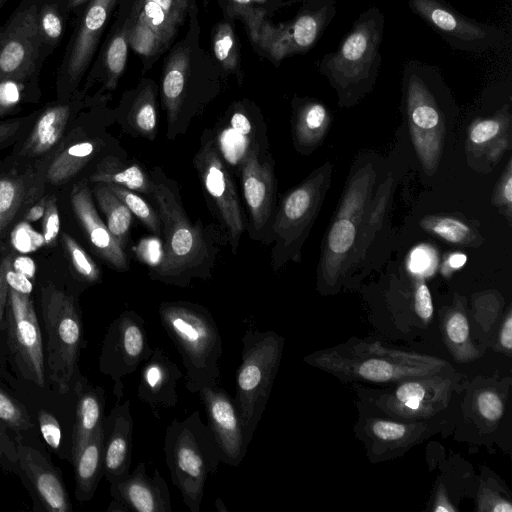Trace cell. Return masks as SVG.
Returning a JSON list of instances; mask_svg holds the SVG:
<instances>
[{
    "label": "cell",
    "instance_id": "cell-1",
    "mask_svg": "<svg viewBox=\"0 0 512 512\" xmlns=\"http://www.w3.org/2000/svg\"><path fill=\"white\" fill-rule=\"evenodd\" d=\"M188 24L184 36L166 52L161 71L159 93L170 139L220 92L228 76L200 44L196 1L190 8Z\"/></svg>",
    "mask_w": 512,
    "mask_h": 512
},
{
    "label": "cell",
    "instance_id": "cell-2",
    "mask_svg": "<svg viewBox=\"0 0 512 512\" xmlns=\"http://www.w3.org/2000/svg\"><path fill=\"white\" fill-rule=\"evenodd\" d=\"M151 176L164 245L160 262L149 271L150 278L179 287H187L194 278H211L216 249L204 228L191 222L177 185L161 169L155 168Z\"/></svg>",
    "mask_w": 512,
    "mask_h": 512
},
{
    "label": "cell",
    "instance_id": "cell-3",
    "mask_svg": "<svg viewBox=\"0 0 512 512\" xmlns=\"http://www.w3.org/2000/svg\"><path fill=\"white\" fill-rule=\"evenodd\" d=\"M304 362L345 381L388 385L450 368L447 361L438 357L361 341L313 352L304 357Z\"/></svg>",
    "mask_w": 512,
    "mask_h": 512
},
{
    "label": "cell",
    "instance_id": "cell-4",
    "mask_svg": "<svg viewBox=\"0 0 512 512\" xmlns=\"http://www.w3.org/2000/svg\"><path fill=\"white\" fill-rule=\"evenodd\" d=\"M376 175L373 164L365 163L347 181L322 245L317 274L321 292L337 291L356 263Z\"/></svg>",
    "mask_w": 512,
    "mask_h": 512
},
{
    "label": "cell",
    "instance_id": "cell-5",
    "mask_svg": "<svg viewBox=\"0 0 512 512\" xmlns=\"http://www.w3.org/2000/svg\"><path fill=\"white\" fill-rule=\"evenodd\" d=\"M384 23L379 8H368L353 22L338 48L320 61L319 71L336 91L339 106H353L373 89L381 64Z\"/></svg>",
    "mask_w": 512,
    "mask_h": 512
},
{
    "label": "cell",
    "instance_id": "cell-6",
    "mask_svg": "<svg viewBox=\"0 0 512 512\" xmlns=\"http://www.w3.org/2000/svg\"><path fill=\"white\" fill-rule=\"evenodd\" d=\"M402 93L412 144L423 170L432 175L443 152L448 87L436 66L410 60L403 67Z\"/></svg>",
    "mask_w": 512,
    "mask_h": 512
},
{
    "label": "cell",
    "instance_id": "cell-7",
    "mask_svg": "<svg viewBox=\"0 0 512 512\" xmlns=\"http://www.w3.org/2000/svg\"><path fill=\"white\" fill-rule=\"evenodd\" d=\"M160 322L182 357L185 387L191 393L218 385L222 338L212 313L188 301H164L158 308Z\"/></svg>",
    "mask_w": 512,
    "mask_h": 512
},
{
    "label": "cell",
    "instance_id": "cell-8",
    "mask_svg": "<svg viewBox=\"0 0 512 512\" xmlns=\"http://www.w3.org/2000/svg\"><path fill=\"white\" fill-rule=\"evenodd\" d=\"M163 451L174 486L185 506L199 512L208 476L217 472L220 452L198 410L183 420L174 419L166 428Z\"/></svg>",
    "mask_w": 512,
    "mask_h": 512
},
{
    "label": "cell",
    "instance_id": "cell-9",
    "mask_svg": "<svg viewBox=\"0 0 512 512\" xmlns=\"http://www.w3.org/2000/svg\"><path fill=\"white\" fill-rule=\"evenodd\" d=\"M47 379L60 393L72 390L80 377L83 322L74 297L50 283L40 288Z\"/></svg>",
    "mask_w": 512,
    "mask_h": 512
},
{
    "label": "cell",
    "instance_id": "cell-10",
    "mask_svg": "<svg viewBox=\"0 0 512 512\" xmlns=\"http://www.w3.org/2000/svg\"><path fill=\"white\" fill-rule=\"evenodd\" d=\"M331 176L332 165L326 162L281 198L267 237L268 243L274 242L271 265L275 271L290 261L300 260L302 246L320 212Z\"/></svg>",
    "mask_w": 512,
    "mask_h": 512
},
{
    "label": "cell",
    "instance_id": "cell-11",
    "mask_svg": "<svg viewBox=\"0 0 512 512\" xmlns=\"http://www.w3.org/2000/svg\"><path fill=\"white\" fill-rule=\"evenodd\" d=\"M241 341V363L236 375L234 400L249 444L266 408L285 340L274 331L248 329Z\"/></svg>",
    "mask_w": 512,
    "mask_h": 512
},
{
    "label": "cell",
    "instance_id": "cell-12",
    "mask_svg": "<svg viewBox=\"0 0 512 512\" xmlns=\"http://www.w3.org/2000/svg\"><path fill=\"white\" fill-rule=\"evenodd\" d=\"M46 54L37 26L33 0H22L0 27V84L15 83L38 91Z\"/></svg>",
    "mask_w": 512,
    "mask_h": 512
},
{
    "label": "cell",
    "instance_id": "cell-13",
    "mask_svg": "<svg viewBox=\"0 0 512 512\" xmlns=\"http://www.w3.org/2000/svg\"><path fill=\"white\" fill-rule=\"evenodd\" d=\"M196 0H130L129 45L142 76L174 44Z\"/></svg>",
    "mask_w": 512,
    "mask_h": 512
},
{
    "label": "cell",
    "instance_id": "cell-14",
    "mask_svg": "<svg viewBox=\"0 0 512 512\" xmlns=\"http://www.w3.org/2000/svg\"><path fill=\"white\" fill-rule=\"evenodd\" d=\"M120 1L89 0L76 15L73 32L57 69L59 100L70 98L78 90Z\"/></svg>",
    "mask_w": 512,
    "mask_h": 512
},
{
    "label": "cell",
    "instance_id": "cell-15",
    "mask_svg": "<svg viewBox=\"0 0 512 512\" xmlns=\"http://www.w3.org/2000/svg\"><path fill=\"white\" fill-rule=\"evenodd\" d=\"M193 164L205 196L226 231L232 252L236 254L241 236L247 228V219L242 211L229 167L222 158L214 134L210 130L204 131Z\"/></svg>",
    "mask_w": 512,
    "mask_h": 512
},
{
    "label": "cell",
    "instance_id": "cell-16",
    "mask_svg": "<svg viewBox=\"0 0 512 512\" xmlns=\"http://www.w3.org/2000/svg\"><path fill=\"white\" fill-rule=\"evenodd\" d=\"M4 328L7 346L18 372L32 384L45 387L43 334L31 294L9 288Z\"/></svg>",
    "mask_w": 512,
    "mask_h": 512
},
{
    "label": "cell",
    "instance_id": "cell-17",
    "mask_svg": "<svg viewBox=\"0 0 512 512\" xmlns=\"http://www.w3.org/2000/svg\"><path fill=\"white\" fill-rule=\"evenodd\" d=\"M152 352L145 321L135 311L122 312L108 326L99 357V370L113 380L117 402L124 396L122 378L134 373Z\"/></svg>",
    "mask_w": 512,
    "mask_h": 512
},
{
    "label": "cell",
    "instance_id": "cell-18",
    "mask_svg": "<svg viewBox=\"0 0 512 512\" xmlns=\"http://www.w3.org/2000/svg\"><path fill=\"white\" fill-rule=\"evenodd\" d=\"M410 10L425 21L453 49L482 53L505 41L502 29L478 22L445 0H407Z\"/></svg>",
    "mask_w": 512,
    "mask_h": 512
},
{
    "label": "cell",
    "instance_id": "cell-19",
    "mask_svg": "<svg viewBox=\"0 0 512 512\" xmlns=\"http://www.w3.org/2000/svg\"><path fill=\"white\" fill-rule=\"evenodd\" d=\"M446 371L402 381L381 395L377 404L401 421L429 419L444 410L451 398L454 380Z\"/></svg>",
    "mask_w": 512,
    "mask_h": 512
},
{
    "label": "cell",
    "instance_id": "cell-20",
    "mask_svg": "<svg viewBox=\"0 0 512 512\" xmlns=\"http://www.w3.org/2000/svg\"><path fill=\"white\" fill-rule=\"evenodd\" d=\"M243 197L245 200L250 235L264 241L274 217L276 178L274 162L263 158L260 145L253 147L239 167Z\"/></svg>",
    "mask_w": 512,
    "mask_h": 512
},
{
    "label": "cell",
    "instance_id": "cell-21",
    "mask_svg": "<svg viewBox=\"0 0 512 512\" xmlns=\"http://www.w3.org/2000/svg\"><path fill=\"white\" fill-rule=\"evenodd\" d=\"M16 436L17 476L22 480L35 505L48 512H69L72 505L60 470L40 450Z\"/></svg>",
    "mask_w": 512,
    "mask_h": 512
},
{
    "label": "cell",
    "instance_id": "cell-22",
    "mask_svg": "<svg viewBox=\"0 0 512 512\" xmlns=\"http://www.w3.org/2000/svg\"><path fill=\"white\" fill-rule=\"evenodd\" d=\"M198 394L207 414V425L218 446L221 463L238 467L248 444L235 400L219 385L202 387Z\"/></svg>",
    "mask_w": 512,
    "mask_h": 512
},
{
    "label": "cell",
    "instance_id": "cell-23",
    "mask_svg": "<svg viewBox=\"0 0 512 512\" xmlns=\"http://www.w3.org/2000/svg\"><path fill=\"white\" fill-rule=\"evenodd\" d=\"M130 0H121L114 13V21L92 62L86 77L84 91L95 83H101L98 94L113 91L125 71L129 45Z\"/></svg>",
    "mask_w": 512,
    "mask_h": 512
},
{
    "label": "cell",
    "instance_id": "cell-24",
    "mask_svg": "<svg viewBox=\"0 0 512 512\" xmlns=\"http://www.w3.org/2000/svg\"><path fill=\"white\" fill-rule=\"evenodd\" d=\"M110 484V495L127 511L172 512L171 496L165 479L155 469L150 476L145 463Z\"/></svg>",
    "mask_w": 512,
    "mask_h": 512
},
{
    "label": "cell",
    "instance_id": "cell-25",
    "mask_svg": "<svg viewBox=\"0 0 512 512\" xmlns=\"http://www.w3.org/2000/svg\"><path fill=\"white\" fill-rule=\"evenodd\" d=\"M182 377L179 366L161 347H156L142 366L137 398L148 404L153 414L159 417L160 409L177 405L176 386Z\"/></svg>",
    "mask_w": 512,
    "mask_h": 512
},
{
    "label": "cell",
    "instance_id": "cell-26",
    "mask_svg": "<svg viewBox=\"0 0 512 512\" xmlns=\"http://www.w3.org/2000/svg\"><path fill=\"white\" fill-rule=\"evenodd\" d=\"M71 205L95 252L113 269L128 270L125 249L113 237L97 213L86 182L78 183L71 192Z\"/></svg>",
    "mask_w": 512,
    "mask_h": 512
},
{
    "label": "cell",
    "instance_id": "cell-27",
    "mask_svg": "<svg viewBox=\"0 0 512 512\" xmlns=\"http://www.w3.org/2000/svg\"><path fill=\"white\" fill-rule=\"evenodd\" d=\"M133 418L130 401L117 404L103 420L104 465L103 473L109 483L130 472L132 461Z\"/></svg>",
    "mask_w": 512,
    "mask_h": 512
},
{
    "label": "cell",
    "instance_id": "cell-28",
    "mask_svg": "<svg viewBox=\"0 0 512 512\" xmlns=\"http://www.w3.org/2000/svg\"><path fill=\"white\" fill-rule=\"evenodd\" d=\"M159 87L150 78H141L134 89L126 91L117 114L126 132L154 140L158 128L157 96Z\"/></svg>",
    "mask_w": 512,
    "mask_h": 512
},
{
    "label": "cell",
    "instance_id": "cell-29",
    "mask_svg": "<svg viewBox=\"0 0 512 512\" xmlns=\"http://www.w3.org/2000/svg\"><path fill=\"white\" fill-rule=\"evenodd\" d=\"M244 101L234 103L214 134L217 148L227 164L240 167L247 153L256 145L257 126Z\"/></svg>",
    "mask_w": 512,
    "mask_h": 512
},
{
    "label": "cell",
    "instance_id": "cell-30",
    "mask_svg": "<svg viewBox=\"0 0 512 512\" xmlns=\"http://www.w3.org/2000/svg\"><path fill=\"white\" fill-rule=\"evenodd\" d=\"M72 390L75 395V406L69 447L71 463L78 451L102 426L105 417V391L102 387L91 384L80 375Z\"/></svg>",
    "mask_w": 512,
    "mask_h": 512
},
{
    "label": "cell",
    "instance_id": "cell-31",
    "mask_svg": "<svg viewBox=\"0 0 512 512\" xmlns=\"http://www.w3.org/2000/svg\"><path fill=\"white\" fill-rule=\"evenodd\" d=\"M336 11V0H304L295 18L285 24L290 56L311 50Z\"/></svg>",
    "mask_w": 512,
    "mask_h": 512
},
{
    "label": "cell",
    "instance_id": "cell-32",
    "mask_svg": "<svg viewBox=\"0 0 512 512\" xmlns=\"http://www.w3.org/2000/svg\"><path fill=\"white\" fill-rule=\"evenodd\" d=\"M292 106L294 147L302 154H309L322 143L329 130L330 111L321 101L313 98L295 97Z\"/></svg>",
    "mask_w": 512,
    "mask_h": 512
},
{
    "label": "cell",
    "instance_id": "cell-33",
    "mask_svg": "<svg viewBox=\"0 0 512 512\" xmlns=\"http://www.w3.org/2000/svg\"><path fill=\"white\" fill-rule=\"evenodd\" d=\"M82 95L78 89L70 98L47 106L38 117L22 152L39 156L50 151L59 142L75 103Z\"/></svg>",
    "mask_w": 512,
    "mask_h": 512
},
{
    "label": "cell",
    "instance_id": "cell-34",
    "mask_svg": "<svg viewBox=\"0 0 512 512\" xmlns=\"http://www.w3.org/2000/svg\"><path fill=\"white\" fill-rule=\"evenodd\" d=\"M366 433L372 442L376 454L408 448L425 438L429 433L422 421H396L370 418L366 424Z\"/></svg>",
    "mask_w": 512,
    "mask_h": 512
},
{
    "label": "cell",
    "instance_id": "cell-35",
    "mask_svg": "<svg viewBox=\"0 0 512 512\" xmlns=\"http://www.w3.org/2000/svg\"><path fill=\"white\" fill-rule=\"evenodd\" d=\"M72 465L75 475V497L81 503L89 501L104 475L103 424L78 451Z\"/></svg>",
    "mask_w": 512,
    "mask_h": 512
},
{
    "label": "cell",
    "instance_id": "cell-36",
    "mask_svg": "<svg viewBox=\"0 0 512 512\" xmlns=\"http://www.w3.org/2000/svg\"><path fill=\"white\" fill-rule=\"evenodd\" d=\"M90 181L115 184L136 193L152 197L155 184L150 173L134 162H123L116 156H106L97 164Z\"/></svg>",
    "mask_w": 512,
    "mask_h": 512
},
{
    "label": "cell",
    "instance_id": "cell-37",
    "mask_svg": "<svg viewBox=\"0 0 512 512\" xmlns=\"http://www.w3.org/2000/svg\"><path fill=\"white\" fill-rule=\"evenodd\" d=\"M42 48L47 57L60 45L69 16V0H33Z\"/></svg>",
    "mask_w": 512,
    "mask_h": 512
},
{
    "label": "cell",
    "instance_id": "cell-38",
    "mask_svg": "<svg viewBox=\"0 0 512 512\" xmlns=\"http://www.w3.org/2000/svg\"><path fill=\"white\" fill-rule=\"evenodd\" d=\"M93 192L105 215L109 231L120 246L126 249L133 220L132 213L106 183H96Z\"/></svg>",
    "mask_w": 512,
    "mask_h": 512
},
{
    "label": "cell",
    "instance_id": "cell-39",
    "mask_svg": "<svg viewBox=\"0 0 512 512\" xmlns=\"http://www.w3.org/2000/svg\"><path fill=\"white\" fill-rule=\"evenodd\" d=\"M442 331L446 345L456 361L469 362L479 357V351L470 339L467 316L461 308L454 306L445 313Z\"/></svg>",
    "mask_w": 512,
    "mask_h": 512
},
{
    "label": "cell",
    "instance_id": "cell-40",
    "mask_svg": "<svg viewBox=\"0 0 512 512\" xmlns=\"http://www.w3.org/2000/svg\"><path fill=\"white\" fill-rule=\"evenodd\" d=\"M92 141L75 143L61 151L50 163L46 176L52 184H62L78 174L97 151Z\"/></svg>",
    "mask_w": 512,
    "mask_h": 512
},
{
    "label": "cell",
    "instance_id": "cell-41",
    "mask_svg": "<svg viewBox=\"0 0 512 512\" xmlns=\"http://www.w3.org/2000/svg\"><path fill=\"white\" fill-rule=\"evenodd\" d=\"M212 56L229 76L234 75L239 83L243 80L240 53L232 21L228 19L217 23L212 31Z\"/></svg>",
    "mask_w": 512,
    "mask_h": 512
},
{
    "label": "cell",
    "instance_id": "cell-42",
    "mask_svg": "<svg viewBox=\"0 0 512 512\" xmlns=\"http://www.w3.org/2000/svg\"><path fill=\"white\" fill-rule=\"evenodd\" d=\"M420 226L428 233L452 245L474 246L480 244V236L461 219L429 215L420 220Z\"/></svg>",
    "mask_w": 512,
    "mask_h": 512
},
{
    "label": "cell",
    "instance_id": "cell-43",
    "mask_svg": "<svg viewBox=\"0 0 512 512\" xmlns=\"http://www.w3.org/2000/svg\"><path fill=\"white\" fill-rule=\"evenodd\" d=\"M510 113L508 106L499 110L495 115L475 120L468 130V142L473 149H485L489 145L502 140L506 129L509 128Z\"/></svg>",
    "mask_w": 512,
    "mask_h": 512
},
{
    "label": "cell",
    "instance_id": "cell-44",
    "mask_svg": "<svg viewBox=\"0 0 512 512\" xmlns=\"http://www.w3.org/2000/svg\"><path fill=\"white\" fill-rule=\"evenodd\" d=\"M32 190L26 183L16 178L0 179V233L13 220L28 200L32 199Z\"/></svg>",
    "mask_w": 512,
    "mask_h": 512
},
{
    "label": "cell",
    "instance_id": "cell-45",
    "mask_svg": "<svg viewBox=\"0 0 512 512\" xmlns=\"http://www.w3.org/2000/svg\"><path fill=\"white\" fill-rule=\"evenodd\" d=\"M107 185L124 202L132 215H135L155 236H162L159 214L143 197L125 187Z\"/></svg>",
    "mask_w": 512,
    "mask_h": 512
},
{
    "label": "cell",
    "instance_id": "cell-46",
    "mask_svg": "<svg viewBox=\"0 0 512 512\" xmlns=\"http://www.w3.org/2000/svg\"><path fill=\"white\" fill-rule=\"evenodd\" d=\"M0 419L17 435L31 433L33 421L27 408L8 391L0 386Z\"/></svg>",
    "mask_w": 512,
    "mask_h": 512
},
{
    "label": "cell",
    "instance_id": "cell-47",
    "mask_svg": "<svg viewBox=\"0 0 512 512\" xmlns=\"http://www.w3.org/2000/svg\"><path fill=\"white\" fill-rule=\"evenodd\" d=\"M63 244L69 255L72 266L77 274L87 283H96L100 280L101 272L92 258L67 233L63 234Z\"/></svg>",
    "mask_w": 512,
    "mask_h": 512
},
{
    "label": "cell",
    "instance_id": "cell-48",
    "mask_svg": "<svg viewBox=\"0 0 512 512\" xmlns=\"http://www.w3.org/2000/svg\"><path fill=\"white\" fill-rule=\"evenodd\" d=\"M475 408L485 422L497 424L503 416L505 403L495 389L484 388L475 395Z\"/></svg>",
    "mask_w": 512,
    "mask_h": 512
},
{
    "label": "cell",
    "instance_id": "cell-49",
    "mask_svg": "<svg viewBox=\"0 0 512 512\" xmlns=\"http://www.w3.org/2000/svg\"><path fill=\"white\" fill-rule=\"evenodd\" d=\"M36 417L42 439L53 452L63 458L60 422L53 413L46 409H39Z\"/></svg>",
    "mask_w": 512,
    "mask_h": 512
},
{
    "label": "cell",
    "instance_id": "cell-50",
    "mask_svg": "<svg viewBox=\"0 0 512 512\" xmlns=\"http://www.w3.org/2000/svg\"><path fill=\"white\" fill-rule=\"evenodd\" d=\"M15 434L0 419V469L5 473H18L17 443Z\"/></svg>",
    "mask_w": 512,
    "mask_h": 512
},
{
    "label": "cell",
    "instance_id": "cell-51",
    "mask_svg": "<svg viewBox=\"0 0 512 512\" xmlns=\"http://www.w3.org/2000/svg\"><path fill=\"white\" fill-rule=\"evenodd\" d=\"M14 248L21 253L34 252L45 244L43 234L35 231L27 222L19 223L11 234Z\"/></svg>",
    "mask_w": 512,
    "mask_h": 512
},
{
    "label": "cell",
    "instance_id": "cell-52",
    "mask_svg": "<svg viewBox=\"0 0 512 512\" xmlns=\"http://www.w3.org/2000/svg\"><path fill=\"white\" fill-rule=\"evenodd\" d=\"M413 306L418 318L429 323L433 317V301L430 290L423 278L417 279L413 290Z\"/></svg>",
    "mask_w": 512,
    "mask_h": 512
},
{
    "label": "cell",
    "instance_id": "cell-53",
    "mask_svg": "<svg viewBox=\"0 0 512 512\" xmlns=\"http://www.w3.org/2000/svg\"><path fill=\"white\" fill-rule=\"evenodd\" d=\"M493 203L500 207L508 218H511L512 211V167L511 159L508 160L507 166L495 188L493 195Z\"/></svg>",
    "mask_w": 512,
    "mask_h": 512
},
{
    "label": "cell",
    "instance_id": "cell-54",
    "mask_svg": "<svg viewBox=\"0 0 512 512\" xmlns=\"http://www.w3.org/2000/svg\"><path fill=\"white\" fill-rule=\"evenodd\" d=\"M478 510L489 512H511V502L499 492L489 487H482L478 495Z\"/></svg>",
    "mask_w": 512,
    "mask_h": 512
},
{
    "label": "cell",
    "instance_id": "cell-55",
    "mask_svg": "<svg viewBox=\"0 0 512 512\" xmlns=\"http://www.w3.org/2000/svg\"><path fill=\"white\" fill-rule=\"evenodd\" d=\"M60 230V218L57 202L54 197L46 200L43 216V237L45 244L51 245L56 240Z\"/></svg>",
    "mask_w": 512,
    "mask_h": 512
},
{
    "label": "cell",
    "instance_id": "cell-56",
    "mask_svg": "<svg viewBox=\"0 0 512 512\" xmlns=\"http://www.w3.org/2000/svg\"><path fill=\"white\" fill-rule=\"evenodd\" d=\"M6 280L9 288L28 294H31L33 291L31 278L15 271L12 267L6 273Z\"/></svg>",
    "mask_w": 512,
    "mask_h": 512
},
{
    "label": "cell",
    "instance_id": "cell-57",
    "mask_svg": "<svg viewBox=\"0 0 512 512\" xmlns=\"http://www.w3.org/2000/svg\"><path fill=\"white\" fill-rule=\"evenodd\" d=\"M499 343L501 348L510 353L512 350V313L509 309L504 321L502 323L500 333H499Z\"/></svg>",
    "mask_w": 512,
    "mask_h": 512
},
{
    "label": "cell",
    "instance_id": "cell-58",
    "mask_svg": "<svg viewBox=\"0 0 512 512\" xmlns=\"http://www.w3.org/2000/svg\"><path fill=\"white\" fill-rule=\"evenodd\" d=\"M434 512H454L456 508L450 502L447 493L442 485H440L435 493L433 501V507L431 509Z\"/></svg>",
    "mask_w": 512,
    "mask_h": 512
},
{
    "label": "cell",
    "instance_id": "cell-59",
    "mask_svg": "<svg viewBox=\"0 0 512 512\" xmlns=\"http://www.w3.org/2000/svg\"><path fill=\"white\" fill-rule=\"evenodd\" d=\"M12 268L31 279L34 277L36 271L34 261L26 256H18L14 258L12 261Z\"/></svg>",
    "mask_w": 512,
    "mask_h": 512
},
{
    "label": "cell",
    "instance_id": "cell-60",
    "mask_svg": "<svg viewBox=\"0 0 512 512\" xmlns=\"http://www.w3.org/2000/svg\"><path fill=\"white\" fill-rule=\"evenodd\" d=\"M467 257L462 253L451 254L443 265V272L449 274L453 270L461 268L466 263Z\"/></svg>",
    "mask_w": 512,
    "mask_h": 512
},
{
    "label": "cell",
    "instance_id": "cell-61",
    "mask_svg": "<svg viewBox=\"0 0 512 512\" xmlns=\"http://www.w3.org/2000/svg\"><path fill=\"white\" fill-rule=\"evenodd\" d=\"M45 206L46 200L43 198L40 202L36 203L28 209L25 215V219L29 222H32L43 218L45 213Z\"/></svg>",
    "mask_w": 512,
    "mask_h": 512
},
{
    "label": "cell",
    "instance_id": "cell-62",
    "mask_svg": "<svg viewBox=\"0 0 512 512\" xmlns=\"http://www.w3.org/2000/svg\"><path fill=\"white\" fill-rule=\"evenodd\" d=\"M20 126V121H7L0 123V141L11 136Z\"/></svg>",
    "mask_w": 512,
    "mask_h": 512
},
{
    "label": "cell",
    "instance_id": "cell-63",
    "mask_svg": "<svg viewBox=\"0 0 512 512\" xmlns=\"http://www.w3.org/2000/svg\"><path fill=\"white\" fill-rule=\"evenodd\" d=\"M89 0H69L68 8L71 15H77Z\"/></svg>",
    "mask_w": 512,
    "mask_h": 512
},
{
    "label": "cell",
    "instance_id": "cell-64",
    "mask_svg": "<svg viewBox=\"0 0 512 512\" xmlns=\"http://www.w3.org/2000/svg\"><path fill=\"white\" fill-rule=\"evenodd\" d=\"M8 0H0V10Z\"/></svg>",
    "mask_w": 512,
    "mask_h": 512
}]
</instances>
